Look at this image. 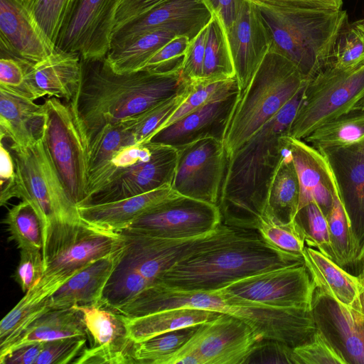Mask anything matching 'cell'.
Instances as JSON below:
<instances>
[{
    "label": "cell",
    "mask_w": 364,
    "mask_h": 364,
    "mask_svg": "<svg viewBox=\"0 0 364 364\" xmlns=\"http://www.w3.org/2000/svg\"><path fill=\"white\" fill-rule=\"evenodd\" d=\"M299 195V178L289 149L270 184L264 215L281 224L292 223L298 212Z\"/></svg>",
    "instance_id": "d6a6232c"
},
{
    "label": "cell",
    "mask_w": 364,
    "mask_h": 364,
    "mask_svg": "<svg viewBox=\"0 0 364 364\" xmlns=\"http://www.w3.org/2000/svg\"><path fill=\"white\" fill-rule=\"evenodd\" d=\"M156 143L151 159L131 166L108 183L89 194L77 205L110 203L171 185L177 164V149Z\"/></svg>",
    "instance_id": "e0dca14e"
},
{
    "label": "cell",
    "mask_w": 364,
    "mask_h": 364,
    "mask_svg": "<svg viewBox=\"0 0 364 364\" xmlns=\"http://www.w3.org/2000/svg\"><path fill=\"white\" fill-rule=\"evenodd\" d=\"M122 245L120 232L101 229L82 219L53 220L43 232L44 275L75 274L114 253Z\"/></svg>",
    "instance_id": "9c48e42d"
},
{
    "label": "cell",
    "mask_w": 364,
    "mask_h": 364,
    "mask_svg": "<svg viewBox=\"0 0 364 364\" xmlns=\"http://www.w3.org/2000/svg\"><path fill=\"white\" fill-rule=\"evenodd\" d=\"M292 357L294 364H347L318 330L310 341L293 348Z\"/></svg>",
    "instance_id": "c3c4849f"
},
{
    "label": "cell",
    "mask_w": 364,
    "mask_h": 364,
    "mask_svg": "<svg viewBox=\"0 0 364 364\" xmlns=\"http://www.w3.org/2000/svg\"><path fill=\"white\" fill-rule=\"evenodd\" d=\"M1 55L36 63L55 49L23 0H0Z\"/></svg>",
    "instance_id": "603a6c76"
},
{
    "label": "cell",
    "mask_w": 364,
    "mask_h": 364,
    "mask_svg": "<svg viewBox=\"0 0 364 364\" xmlns=\"http://www.w3.org/2000/svg\"><path fill=\"white\" fill-rule=\"evenodd\" d=\"M10 239L20 250H41L43 246V222L33 205L21 200L10 208L4 219Z\"/></svg>",
    "instance_id": "74e56055"
},
{
    "label": "cell",
    "mask_w": 364,
    "mask_h": 364,
    "mask_svg": "<svg viewBox=\"0 0 364 364\" xmlns=\"http://www.w3.org/2000/svg\"><path fill=\"white\" fill-rule=\"evenodd\" d=\"M31 63L1 55L0 87L34 101L44 97L31 76Z\"/></svg>",
    "instance_id": "ee69618b"
},
{
    "label": "cell",
    "mask_w": 364,
    "mask_h": 364,
    "mask_svg": "<svg viewBox=\"0 0 364 364\" xmlns=\"http://www.w3.org/2000/svg\"><path fill=\"white\" fill-rule=\"evenodd\" d=\"M43 104L0 87V136L20 147L33 145L43 139L46 127Z\"/></svg>",
    "instance_id": "484cf974"
},
{
    "label": "cell",
    "mask_w": 364,
    "mask_h": 364,
    "mask_svg": "<svg viewBox=\"0 0 364 364\" xmlns=\"http://www.w3.org/2000/svg\"><path fill=\"white\" fill-rule=\"evenodd\" d=\"M315 289L304 263L246 277L215 291L231 299L277 308L311 309Z\"/></svg>",
    "instance_id": "8fae6325"
},
{
    "label": "cell",
    "mask_w": 364,
    "mask_h": 364,
    "mask_svg": "<svg viewBox=\"0 0 364 364\" xmlns=\"http://www.w3.org/2000/svg\"><path fill=\"white\" fill-rule=\"evenodd\" d=\"M221 223L218 205L180 195L146 211L124 230L156 237L184 240L208 234Z\"/></svg>",
    "instance_id": "5bb4252c"
},
{
    "label": "cell",
    "mask_w": 364,
    "mask_h": 364,
    "mask_svg": "<svg viewBox=\"0 0 364 364\" xmlns=\"http://www.w3.org/2000/svg\"><path fill=\"white\" fill-rule=\"evenodd\" d=\"M43 105L44 145L67 193L77 206L87 193L86 143L68 102L48 97Z\"/></svg>",
    "instance_id": "30bf717a"
},
{
    "label": "cell",
    "mask_w": 364,
    "mask_h": 364,
    "mask_svg": "<svg viewBox=\"0 0 364 364\" xmlns=\"http://www.w3.org/2000/svg\"><path fill=\"white\" fill-rule=\"evenodd\" d=\"M299 187L298 211L311 203H315L327 217L333 204L336 189V181L326 156L302 139L287 138Z\"/></svg>",
    "instance_id": "cb8c5ba5"
},
{
    "label": "cell",
    "mask_w": 364,
    "mask_h": 364,
    "mask_svg": "<svg viewBox=\"0 0 364 364\" xmlns=\"http://www.w3.org/2000/svg\"><path fill=\"white\" fill-rule=\"evenodd\" d=\"M360 284H361V292L360 296V311L362 314L364 316V277L359 279Z\"/></svg>",
    "instance_id": "6125c7cd"
},
{
    "label": "cell",
    "mask_w": 364,
    "mask_h": 364,
    "mask_svg": "<svg viewBox=\"0 0 364 364\" xmlns=\"http://www.w3.org/2000/svg\"><path fill=\"white\" fill-rule=\"evenodd\" d=\"M303 140L318 151L359 143L364 140V110H351L319 127Z\"/></svg>",
    "instance_id": "e575fe53"
},
{
    "label": "cell",
    "mask_w": 364,
    "mask_h": 364,
    "mask_svg": "<svg viewBox=\"0 0 364 364\" xmlns=\"http://www.w3.org/2000/svg\"><path fill=\"white\" fill-rule=\"evenodd\" d=\"M87 336H76L43 342L36 364L73 363L84 350Z\"/></svg>",
    "instance_id": "681fc988"
},
{
    "label": "cell",
    "mask_w": 364,
    "mask_h": 364,
    "mask_svg": "<svg viewBox=\"0 0 364 364\" xmlns=\"http://www.w3.org/2000/svg\"><path fill=\"white\" fill-rule=\"evenodd\" d=\"M294 223L306 246L317 250L335 262L326 218L315 203L300 209Z\"/></svg>",
    "instance_id": "b9f144b4"
},
{
    "label": "cell",
    "mask_w": 364,
    "mask_h": 364,
    "mask_svg": "<svg viewBox=\"0 0 364 364\" xmlns=\"http://www.w3.org/2000/svg\"><path fill=\"white\" fill-rule=\"evenodd\" d=\"M76 336H87L82 314L73 307L51 309L35 320L4 351L0 353V357L26 344Z\"/></svg>",
    "instance_id": "4dcf8cb0"
},
{
    "label": "cell",
    "mask_w": 364,
    "mask_h": 364,
    "mask_svg": "<svg viewBox=\"0 0 364 364\" xmlns=\"http://www.w3.org/2000/svg\"><path fill=\"white\" fill-rule=\"evenodd\" d=\"M198 326L186 327L135 342L132 358L136 364H164L195 333Z\"/></svg>",
    "instance_id": "60d3db41"
},
{
    "label": "cell",
    "mask_w": 364,
    "mask_h": 364,
    "mask_svg": "<svg viewBox=\"0 0 364 364\" xmlns=\"http://www.w3.org/2000/svg\"><path fill=\"white\" fill-rule=\"evenodd\" d=\"M307 81L290 60L269 50L235 105L223 139L227 159L268 123Z\"/></svg>",
    "instance_id": "8992f818"
},
{
    "label": "cell",
    "mask_w": 364,
    "mask_h": 364,
    "mask_svg": "<svg viewBox=\"0 0 364 364\" xmlns=\"http://www.w3.org/2000/svg\"><path fill=\"white\" fill-rule=\"evenodd\" d=\"M166 1L168 0H122L116 14L114 28Z\"/></svg>",
    "instance_id": "11a10c76"
},
{
    "label": "cell",
    "mask_w": 364,
    "mask_h": 364,
    "mask_svg": "<svg viewBox=\"0 0 364 364\" xmlns=\"http://www.w3.org/2000/svg\"><path fill=\"white\" fill-rule=\"evenodd\" d=\"M119 232L122 245L100 302L116 311L154 285L176 262L199 250L205 240V235L171 240Z\"/></svg>",
    "instance_id": "5b68a950"
},
{
    "label": "cell",
    "mask_w": 364,
    "mask_h": 364,
    "mask_svg": "<svg viewBox=\"0 0 364 364\" xmlns=\"http://www.w3.org/2000/svg\"><path fill=\"white\" fill-rule=\"evenodd\" d=\"M311 312L317 330L347 364H364V316L316 288Z\"/></svg>",
    "instance_id": "ffe728a7"
},
{
    "label": "cell",
    "mask_w": 364,
    "mask_h": 364,
    "mask_svg": "<svg viewBox=\"0 0 364 364\" xmlns=\"http://www.w3.org/2000/svg\"><path fill=\"white\" fill-rule=\"evenodd\" d=\"M14 278L23 292L35 286L44 276V262L41 250L23 249Z\"/></svg>",
    "instance_id": "816d5d0a"
},
{
    "label": "cell",
    "mask_w": 364,
    "mask_h": 364,
    "mask_svg": "<svg viewBox=\"0 0 364 364\" xmlns=\"http://www.w3.org/2000/svg\"><path fill=\"white\" fill-rule=\"evenodd\" d=\"M73 274L44 275L26 292L0 323V353L4 351L35 320L51 309L49 306L50 296Z\"/></svg>",
    "instance_id": "4316f807"
},
{
    "label": "cell",
    "mask_w": 364,
    "mask_h": 364,
    "mask_svg": "<svg viewBox=\"0 0 364 364\" xmlns=\"http://www.w3.org/2000/svg\"><path fill=\"white\" fill-rule=\"evenodd\" d=\"M87 181L104 167L122 147L135 144L129 129L119 122L107 124L87 140Z\"/></svg>",
    "instance_id": "8d00e7d4"
},
{
    "label": "cell",
    "mask_w": 364,
    "mask_h": 364,
    "mask_svg": "<svg viewBox=\"0 0 364 364\" xmlns=\"http://www.w3.org/2000/svg\"><path fill=\"white\" fill-rule=\"evenodd\" d=\"M23 1H26V0H23Z\"/></svg>",
    "instance_id": "e7e4bbea"
},
{
    "label": "cell",
    "mask_w": 364,
    "mask_h": 364,
    "mask_svg": "<svg viewBox=\"0 0 364 364\" xmlns=\"http://www.w3.org/2000/svg\"><path fill=\"white\" fill-rule=\"evenodd\" d=\"M292 350V348L283 343L273 340H262L257 345L245 363H276L294 364Z\"/></svg>",
    "instance_id": "db71d44e"
},
{
    "label": "cell",
    "mask_w": 364,
    "mask_h": 364,
    "mask_svg": "<svg viewBox=\"0 0 364 364\" xmlns=\"http://www.w3.org/2000/svg\"><path fill=\"white\" fill-rule=\"evenodd\" d=\"M236 82L235 77L215 82L206 81L202 79L191 82V90L186 99L169 118L162 129L205 105Z\"/></svg>",
    "instance_id": "bcb514c9"
},
{
    "label": "cell",
    "mask_w": 364,
    "mask_h": 364,
    "mask_svg": "<svg viewBox=\"0 0 364 364\" xmlns=\"http://www.w3.org/2000/svg\"><path fill=\"white\" fill-rule=\"evenodd\" d=\"M72 307L82 314L90 340L72 363L133 364L135 342L132 339L125 316L100 302Z\"/></svg>",
    "instance_id": "2e32d148"
},
{
    "label": "cell",
    "mask_w": 364,
    "mask_h": 364,
    "mask_svg": "<svg viewBox=\"0 0 364 364\" xmlns=\"http://www.w3.org/2000/svg\"><path fill=\"white\" fill-rule=\"evenodd\" d=\"M203 75L200 79L210 82L235 77L225 26L213 14L208 25Z\"/></svg>",
    "instance_id": "d590c367"
},
{
    "label": "cell",
    "mask_w": 364,
    "mask_h": 364,
    "mask_svg": "<svg viewBox=\"0 0 364 364\" xmlns=\"http://www.w3.org/2000/svg\"><path fill=\"white\" fill-rule=\"evenodd\" d=\"M121 247L114 253L97 259L73 274L50 296V309H67L74 305L100 302Z\"/></svg>",
    "instance_id": "83f0119b"
},
{
    "label": "cell",
    "mask_w": 364,
    "mask_h": 364,
    "mask_svg": "<svg viewBox=\"0 0 364 364\" xmlns=\"http://www.w3.org/2000/svg\"><path fill=\"white\" fill-rule=\"evenodd\" d=\"M207 26L190 42L185 55L181 68V74L183 78L188 82L196 81L202 77L208 31Z\"/></svg>",
    "instance_id": "f5cc1de1"
},
{
    "label": "cell",
    "mask_w": 364,
    "mask_h": 364,
    "mask_svg": "<svg viewBox=\"0 0 364 364\" xmlns=\"http://www.w3.org/2000/svg\"><path fill=\"white\" fill-rule=\"evenodd\" d=\"M213 14L223 22L225 31L234 21L241 0H203Z\"/></svg>",
    "instance_id": "6f0895ef"
},
{
    "label": "cell",
    "mask_w": 364,
    "mask_h": 364,
    "mask_svg": "<svg viewBox=\"0 0 364 364\" xmlns=\"http://www.w3.org/2000/svg\"><path fill=\"white\" fill-rule=\"evenodd\" d=\"M73 1L26 0L25 1L33 18L54 45Z\"/></svg>",
    "instance_id": "f6af8a7d"
},
{
    "label": "cell",
    "mask_w": 364,
    "mask_h": 364,
    "mask_svg": "<svg viewBox=\"0 0 364 364\" xmlns=\"http://www.w3.org/2000/svg\"><path fill=\"white\" fill-rule=\"evenodd\" d=\"M191 90V82L183 91L155 105L143 112L122 121L129 129L135 144L150 141L186 99Z\"/></svg>",
    "instance_id": "f35d334b"
},
{
    "label": "cell",
    "mask_w": 364,
    "mask_h": 364,
    "mask_svg": "<svg viewBox=\"0 0 364 364\" xmlns=\"http://www.w3.org/2000/svg\"><path fill=\"white\" fill-rule=\"evenodd\" d=\"M253 329L242 319L221 313L200 323L192 336L164 364L186 354H198L204 364H242L262 341Z\"/></svg>",
    "instance_id": "7c38bea8"
},
{
    "label": "cell",
    "mask_w": 364,
    "mask_h": 364,
    "mask_svg": "<svg viewBox=\"0 0 364 364\" xmlns=\"http://www.w3.org/2000/svg\"><path fill=\"white\" fill-rule=\"evenodd\" d=\"M302 256L316 288L361 311L362 287L358 277L314 248L305 246Z\"/></svg>",
    "instance_id": "f546056e"
},
{
    "label": "cell",
    "mask_w": 364,
    "mask_h": 364,
    "mask_svg": "<svg viewBox=\"0 0 364 364\" xmlns=\"http://www.w3.org/2000/svg\"><path fill=\"white\" fill-rule=\"evenodd\" d=\"M82 58L77 53L55 49L46 59L30 65L31 76L44 96L69 102L82 78Z\"/></svg>",
    "instance_id": "f1b7e54d"
},
{
    "label": "cell",
    "mask_w": 364,
    "mask_h": 364,
    "mask_svg": "<svg viewBox=\"0 0 364 364\" xmlns=\"http://www.w3.org/2000/svg\"><path fill=\"white\" fill-rule=\"evenodd\" d=\"M43 342L26 344L11 350L0 357L1 364H36Z\"/></svg>",
    "instance_id": "9f6ffc18"
},
{
    "label": "cell",
    "mask_w": 364,
    "mask_h": 364,
    "mask_svg": "<svg viewBox=\"0 0 364 364\" xmlns=\"http://www.w3.org/2000/svg\"><path fill=\"white\" fill-rule=\"evenodd\" d=\"M364 94V64L353 70L326 65L307 81L289 136L304 139L349 112Z\"/></svg>",
    "instance_id": "ba28073f"
},
{
    "label": "cell",
    "mask_w": 364,
    "mask_h": 364,
    "mask_svg": "<svg viewBox=\"0 0 364 364\" xmlns=\"http://www.w3.org/2000/svg\"><path fill=\"white\" fill-rule=\"evenodd\" d=\"M122 0H73L55 42V49L83 60L105 57Z\"/></svg>",
    "instance_id": "4fadbf2b"
},
{
    "label": "cell",
    "mask_w": 364,
    "mask_h": 364,
    "mask_svg": "<svg viewBox=\"0 0 364 364\" xmlns=\"http://www.w3.org/2000/svg\"><path fill=\"white\" fill-rule=\"evenodd\" d=\"M326 220L335 262L346 269L353 262L358 252L337 186L333 193L332 208Z\"/></svg>",
    "instance_id": "ab89813d"
},
{
    "label": "cell",
    "mask_w": 364,
    "mask_h": 364,
    "mask_svg": "<svg viewBox=\"0 0 364 364\" xmlns=\"http://www.w3.org/2000/svg\"><path fill=\"white\" fill-rule=\"evenodd\" d=\"M190 42L186 36L174 37L154 54L142 69L157 73L181 70Z\"/></svg>",
    "instance_id": "f907efd6"
},
{
    "label": "cell",
    "mask_w": 364,
    "mask_h": 364,
    "mask_svg": "<svg viewBox=\"0 0 364 364\" xmlns=\"http://www.w3.org/2000/svg\"><path fill=\"white\" fill-rule=\"evenodd\" d=\"M364 64V18L348 23L341 31L328 65L353 70Z\"/></svg>",
    "instance_id": "7bdbcfd3"
},
{
    "label": "cell",
    "mask_w": 364,
    "mask_h": 364,
    "mask_svg": "<svg viewBox=\"0 0 364 364\" xmlns=\"http://www.w3.org/2000/svg\"><path fill=\"white\" fill-rule=\"evenodd\" d=\"M320 151L333 172L358 252L364 238V140Z\"/></svg>",
    "instance_id": "7402d4cb"
},
{
    "label": "cell",
    "mask_w": 364,
    "mask_h": 364,
    "mask_svg": "<svg viewBox=\"0 0 364 364\" xmlns=\"http://www.w3.org/2000/svg\"><path fill=\"white\" fill-rule=\"evenodd\" d=\"M15 163L10 150L1 141L0 145V185L3 186L14 181Z\"/></svg>",
    "instance_id": "91938a15"
},
{
    "label": "cell",
    "mask_w": 364,
    "mask_h": 364,
    "mask_svg": "<svg viewBox=\"0 0 364 364\" xmlns=\"http://www.w3.org/2000/svg\"><path fill=\"white\" fill-rule=\"evenodd\" d=\"M16 168L14 181L1 187L0 203L13 198L27 200L41 218L44 229L52 221L80 220L76 204L67 193L43 139L26 147L10 144Z\"/></svg>",
    "instance_id": "52a82bcc"
},
{
    "label": "cell",
    "mask_w": 364,
    "mask_h": 364,
    "mask_svg": "<svg viewBox=\"0 0 364 364\" xmlns=\"http://www.w3.org/2000/svg\"><path fill=\"white\" fill-rule=\"evenodd\" d=\"M279 6L313 7L341 9L343 0H257Z\"/></svg>",
    "instance_id": "680465c9"
},
{
    "label": "cell",
    "mask_w": 364,
    "mask_h": 364,
    "mask_svg": "<svg viewBox=\"0 0 364 364\" xmlns=\"http://www.w3.org/2000/svg\"><path fill=\"white\" fill-rule=\"evenodd\" d=\"M257 231L271 245L284 251L302 255L306 245L294 221L281 224L269 216L264 215Z\"/></svg>",
    "instance_id": "7dc6e473"
},
{
    "label": "cell",
    "mask_w": 364,
    "mask_h": 364,
    "mask_svg": "<svg viewBox=\"0 0 364 364\" xmlns=\"http://www.w3.org/2000/svg\"><path fill=\"white\" fill-rule=\"evenodd\" d=\"M304 87L227 160L218 203L224 225L257 230Z\"/></svg>",
    "instance_id": "6da1fadb"
},
{
    "label": "cell",
    "mask_w": 364,
    "mask_h": 364,
    "mask_svg": "<svg viewBox=\"0 0 364 364\" xmlns=\"http://www.w3.org/2000/svg\"><path fill=\"white\" fill-rule=\"evenodd\" d=\"M239 95L237 81L205 105L158 132L150 141L176 149L207 137L223 141Z\"/></svg>",
    "instance_id": "44dd1931"
},
{
    "label": "cell",
    "mask_w": 364,
    "mask_h": 364,
    "mask_svg": "<svg viewBox=\"0 0 364 364\" xmlns=\"http://www.w3.org/2000/svg\"><path fill=\"white\" fill-rule=\"evenodd\" d=\"M251 1L269 31L270 51L290 60L306 80L329 64L336 40L348 23L345 10L279 6Z\"/></svg>",
    "instance_id": "277c9868"
},
{
    "label": "cell",
    "mask_w": 364,
    "mask_h": 364,
    "mask_svg": "<svg viewBox=\"0 0 364 364\" xmlns=\"http://www.w3.org/2000/svg\"><path fill=\"white\" fill-rule=\"evenodd\" d=\"M348 268L350 269L348 272L358 277V279L364 277V238L357 256Z\"/></svg>",
    "instance_id": "94428289"
},
{
    "label": "cell",
    "mask_w": 364,
    "mask_h": 364,
    "mask_svg": "<svg viewBox=\"0 0 364 364\" xmlns=\"http://www.w3.org/2000/svg\"><path fill=\"white\" fill-rule=\"evenodd\" d=\"M172 31L157 29L139 35L117 46L109 48L105 58L117 73H129L142 69L151 58L172 38Z\"/></svg>",
    "instance_id": "836d02e7"
},
{
    "label": "cell",
    "mask_w": 364,
    "mask_h": 364,
    "mask_svg": "<svg viewBox=\"0 0 364 364\" xmlns=\"http://www.w3.org/2000/svg\"><path fill=\"white\" fill-rule=\"evenodd\" d=\"M304 263L302 255L271 245L257 230L236 228L215 244L176 262L156 284L183 291H211L246 277Z\"/></svg>",
    "instance_id": "3957f363"
},
{
    "label": "cell",
    "mask_w": 364,
    "mask_h": 364,
    "mask_svg": "<svg viewBox=\"0 0 364 364\" xmlns=\"http://www.w3.org/2000/svg\"><path fill=\"white\" fill-rule=\"evenodd\" d=\"M177 150L172 188L183 196L218 205L228 160L223 141L207 137Z\"/></svg>",
    "instance_id": "9a60e30c"
},
{
    "label": "cell",
    "mask_w": 364,
    "mask_h": 364,
    "mask_svg": "<svg viewBox=\"0 0 364 364\" xmlns=\"http://www.w3.org/2000/svg\"><path fill=\"white\" fill-rule=\"evenodd\" d=\"M212 17L213 12L203 0H168L115 28L109 48L157 29L172 31L191 41Z\"/></svg>",
    "instance_id": "ac0fdd59"
},
{
    "label": "cell",
    "mask_w": 364,
    "mask_h": 364,
    "mask_svg": "<svg viewBox=\"0 0 364 364\" xmlns=\"http://www.w3.org/2000/svg\"><path fill=\"white\" fill-rule=\"evenodd\" d=\"M225 31L242 94L269 50V31L256 4L251 0H241L235 18Z\"/></svg>",
    "instance_id": "d6986e66"
},
{
    "label": "cell",
    "mask_w": 364,
    "mask_h": 364,
    "mask_svg": "<svg viewBox=\"0 0 364 364\" xmlns=\"http://www.w3.org/2000/svg\"><path fill=\"white\" fill-rule=\"evenodd\" d=\"M82 68L79 88L68 103L85 143L104 126L136 116L183 91L190 84L181 70L157 73L141 69L117 73L105 57L82 59Z\"/></svg>",
    "instance_id": "7a4b0ae2"
},
{
    "label": "cell",
    "mask_w": 364,
    "mask_h": 364,
    "mask_svg": "<svg viewBox=\"0 0 364 364\" xmlns=\"http://www.w3.org/2000/svg\"><path fill=\"white\" fill-rule=\"evenodd\" d=\"M220 314L198 309L180 308L140 316H125V318L129 335L136 343L168 331L199 325L217 317Z\"/></svg>",
    "instance_id": "1f68e13d"
},
{
    "label": "cell",
    "mask_w": 364,
    "mask_h": 364,
    "mask_svg": "<svg viewBox=\"0 0 364 364\" xmlns=\"http://www.w3.org/2000/svg\"><path fill=\"white\" fill-rule=\"evenodd\" d=\"M352 110H364V94L355 105Z\"/></svg>",
    "instance_id": "be15d7a7"
},
{
    "label": "cell",
    "mask_w": 364,
    "mask_h": 364,
    "mask_svg": "<svg viewBox=\"0 0 364 364\" xmlns=\"http://www.w3.org/2000/svg\"><path fill=\"white\" fill-rule=\"evenodd\" d=\"M180 196L166 185L143 194L124 199L87 206H79L80 218L87 223L107 230L119 232L127 228L140 215L157 205Z\"/></svg>",
    "instance_id": "d4e9b609"
}]
</instances>
